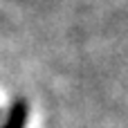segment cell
Listing matches in <instances>:
<instances>
[{
    "label": "cell",
    "mask_w": 128,
    "mask_h": 128,
    "mask_svg": "<svg viewBox=\"0 0 128 128\" xmlns=\"http://www.w3.org/2000/svg\"><path fill=\"white\" fill-rule=\"evenodd\" d=\"M27 112H29L27 104H25V101H16V104L9 108L7 122H4L2 128H25V124H27Z\"/></svg>",
    "instance_id": "1"
}]
</instances>
